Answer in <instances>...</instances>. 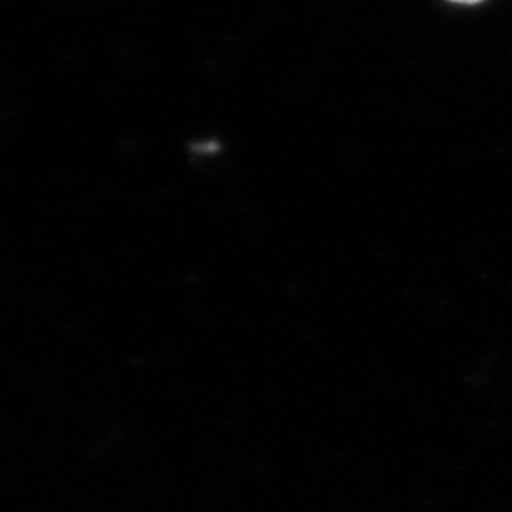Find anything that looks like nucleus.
Here are the masks:
<instances>
[{"label": "nucleus", "instance_id": "f257e3e1", "mask_svg": "<svg viewBox=\"0 0 512 512\" xmlns=\"http://www.w3.org/2000/svg\"><path fill=\"white\" fill-rule=\"evenodd\" d=\"M452 2H478V0H452Z\"/></svg>", "mask_w": 512, "mask_h": 512}]
</instances>
